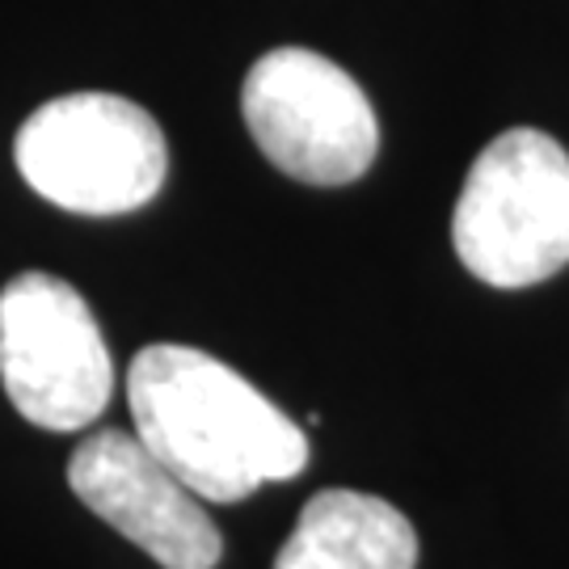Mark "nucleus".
I'll return each mask as SVG.
<instances>
[{"instance_id":"f257e3e1","label":"nucleus","mask_w":569,"mask_h":569,"mask_svg":"<svg viewBox=\"0 0 569 569\" xmlns=\"http://www.w3.org/2000/svg\"><path fill=\"white\" fill-rule=\"evenodd\" d=\"M127 406L140 443L203 502H244L308 465L305 430L216 355L152 342L131 359Z\"/></svg>"},{"instance_id":"f03ea898","label":"nucleus","mask_w":569,"mask_h":569,"mask_svg":"<svg viewBox=\"0 0 569 569\" xmlns=\"http://www.w3.org/2000/svg\"><path fill=\"white\" fill-rule=\"evenodd\" d=\"M451 244L472 279L536 287L569 266V152L536 127L481 148L451 216Z\"/></svg>"},{"instance_id":"7ed1b4c3","label":"nucleus","mask_w":569,"mask_h":569,"mask_svg":"<svg viewBox=\"0 0 569 569\" xmlns=\"http://www.w3.org/2000/svg\"><path fill=\"white\" fill-rule=\"evenodd\" d=\"M21 178L77 216H127L169 173L161 122L119 93H68L39 106L13 143Z\"/></svg>"},{"instance_id":"20e7f679","label":"nucleus","mask_w":569,"mask_h":569,"mask_svg":"<svg viewBox=\"0 0 569 569\" xmlns=\"http://www.w3.org/2000/svg\"><path fill=\"white\" fill-rule=\"evenodd\" d=\"M0 385L26 422L84 430L114 397V359L84 296L56 274L26 270L0 291Z\"/></svg>"},{"instance_id":"39448f33","label":"nucleus","mask_w":569,"mask_h":569,"mask_svg":"<svg viewBox=\"0 0 569 569\" xmlns=\"http://www.w3.org/2000/svg\"><path fill=\"white\" fill-rule=\"evenodd\" d=\"M241 114L266 161L308 186L359 182L380 152L359 81L308 47H274L249 68Z\"/></svg>"},{"instance_id":"423d86ee","label":"nucleus","mask_w":569,"mask_h":569,"mask_svg":"<svg viewBox=\"0 0 569 569\" xmlns=\"http://www.w3.org/2000/svg\"><path fill=\"white\" fill-rule=\"evenodd\" d=\"M68 486L161 569L220 566L224 540L203 498L143 448L140 435L110 427L81 439L68 460Z\"/></svg>"},{"instance_id":"0eeeda50","label":"nucleus","mask_w":569,"mask_h":569,"mask_svg":"<svg viewBox=\"0 0 569 569\" xmlns=\"http://www.w3.org/2000/svg\"><path fill=\"white\" fill-rule=\"evenodd\" d=\"M418 531L401 510L359 489L312 493L274 569H413Z\"/></svg>"}]
</instances>
